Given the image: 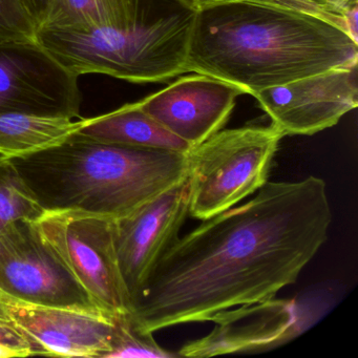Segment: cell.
<instances>
[{"label": "cell", "mask_w": 358, "mask_h": 358, "mask_svg": "<svg viewBox=\"0 0 358 358\" xmlns=\"http://www.w3.org/2000/svg\"><path fill=\"white\" fill-rule=\"evenodd\" d=\"M326 182H267L248 202L204 220L167 249L131 303L154 333L274 299L294 284L328 238Z\"/></svg>", "instance_id": "1"}, {"label": "cell", "mask_w": 358, "mask_h": 358, "mask_svg": "<svg viewBox=\"0 0 358 358\" xmlns=\"http://www.w3.org/2000/svg\"><path fill=\"white\" fill-rule=\"evenodd\" d=\"M358 62V43L329 22L269 0H228L196 12L188 73L255 95Z\"/></svg>", "instance_id": "2"}, {"label": "cell", "mask_w": 358, "mask_h": 358, "mask_svg": "<svg viewBox=\"0 0 358 358\" xmlns=\"http://www.w3.org/2000/svg\"><path fill=\"white\" fill-rule=\"evenodd\" d=\"M45 211L127 217L183 183L187 154L99 141L76 133L58 145L8 159Z\"/></svg>", "instance_id": "3"}, {"label": "cell", "mask_w": 358, "mask_h": 358, "mask_svg": "<svg viewBox=\"0 0 358 358\" xmlns=\"http://www.w3.org/2000/svg\"><path fill=\"white\" fill-rule=\"evenodd\" d=\"M196 12L184 9L129 29H37L39 45L68 72L133 83H163L188 73Z\"/></svg>", "instance_id": "4"}, {"label": "cell", "mask_w": 358, "mask_h": 358, "mask_svg": "<svg viewBox=\"0 0 358 358\" xmlns=\"http://www.w3.org/2000/svg\"><path fill=\"white\" fill-rule=\"evenodd\" d=\"M282 134L273 125H247L213 134L187 152L189 215L215 217L268 182Z\"/></svg>", "instance_id": "5"}, {"label": "cell", "mask_w": 358, "mask_h": 358, "mask_svg": "<svg viewBox=\"0 0 358 358\" xmlns=\"http://www.w3.org/2000/svg\"><path fill=\"white\" fill-rule=\"evenodd\" d=\"M35 224L101 313L108 317L129 313L115 220L85 211H45Z\"/></svg>", "instance_id": "6"}, {"label": "cell", "mask_w": 358, "mask_h": 358, "mask_svg": "<svg viewBox=\"0 0 358 358\" xmlns=\"http://www.w3.org/2000/svg\"><path fill=\"white\" fill-rule=\"evenodd\" d=\"M0 293L29 305L101 313L30 220L0 231Z\"/></svg>", "instance_id": "7"}, {"label": "cell", "mask_w": 358, "mask_h": 358, "mask_svg": "<svg viewBox=\"0 0 358 358\" xmlns=\"http://www.w3.org/2000/svg\"><path fill=\"white\" fill-rule=\"evenodd\" d=\"M78 78L36 38L0 41V115L79 118L83 97Z\"/></svg>", "instance_id": "8"}, {"label": "cell", "mask_w": 358, "mask_h": 358, "mask_svg": "<svg viewBox=\"0 0 358 358\" xmlns=\"http://www.w3.org/2000/svg\"><path fill=\"white\" fill-rule=\"evenodd\" d=\"M358 62L262 90L253 95L282 136H312L357 108Z\"/></svg>", "instance_id": "9"}, {"label": "cell", "mask_w": 358, "mask_h": 358, "mask_svg": "<svg viewBox=\"0 0 358 358\" xmlns=\"http://www.w3.org/2000/svg\"><path fill=\"white\" fill-rule=\"evenodd\" d=\"M188 215L186 180L127 217L115 220L117 257L129 303L159 259L178 240Z\"/></svg>", "instance_id": "10"}, {"label": "cell", "mask_w": 358, "mask_h": 358, "mask_svg": "<svg viewBox=\"0 0 358 358\" xmlns=\"http://www.w3.org/2000/svg\"><path fill=\"white\" fill-rule=\"evenodd\" d=\"M244 94L231 83L196 74L178 79L139 103L169 133L194 148L225 127Z\"/></svg>", "instance_id": "11"}, {"label": "cell", "mask_w": 358, "mask_h": 358, "mask_svg": "<svg viewBox=\"0 0 358 358\" xmlns=\"http://www.w3.org/2000/svg\"><path fill=\"white\" fill-rule=\"evenodd\" d=\"M8 310L11 320L38 348L39 355L104 358L110 350L114 322L104 314L10 299Z\"/></svg>", "instance_id": "12"}, {"label": "cell", "mask_w": 358, "mask_h": 358, "mask_svg": "<svg viewBox=\"0 0 358 358\" xmlns=\"http://www.w3.org/2000/svg\"><path fill=\"white\" fill-rule=\"evenodd\" d=\"M299 314L294 301L274 299L226 310L211 320L217 327L208 336L186 343L178 355L204 357L276 347L301 334Z\"/></svg>", "instance_id": "13"}, {"label": "cell", "mask_w": 358, "mask_h": 358, "mask_svg": "<svg viewBox=\"0 0 358 358\" xmlns=\"http://www.w3.org/2000/svg\"><path fill=\"white\" fill-rule=\"evenodd\" d=\"M79 133L99 141L134 148L183 154H187L192 148L146 114L139 101L125 104L108 114L83 119Z\"/></svg>", "instance_id": "14"}, {"label": "cell", "mask_w": 358, "mask_h": 358, "mask_svg": "<svg viewBox=\"0 0 358 358\" xmlns=\"http://www.w3.org/2000/svg\"><path fill=\"white\" fill-rule=\"evenodd\" d=\"M139 20L138 0H51L37 29H129Z\"/></svg>", "instance_id": "15"}, {"label": "cell", "mask_w": 358, "mask_h": 358, "mask_svg": "<svg viewBox=\"0 0 358 358\" xmlns=\"http://www.w3.org/2000/svg\"><path fill=\"white\" fill-rule=\"evenodd\" d=\"M83 119L43 115H0V158L12 159L58 145L78 131Z\"/></svg>", "instance_id": "16"}, {"label": "cell", "mask_w": 358, "mask_h": 358, "mask_svg": "<svg viewBox=\"0 0 358 358\" xmlns=\"http://www.w3.org/2000/svg\"><path fill=\"white\" fill-rule=\"evenodd\" d=\"M43 213L12 163L0 158V231L18 220L36 221Z\"/></svg>", "instance_id": "17"}, {"label": "cell", "mask_w": 358, "mask_h": 358, "mask_svg": "<svg viewBox=\"0 0 358 358\" xmlns=\"http://www.w3.org/2000/svg\"><path fill=\"white\" fill-rule=\"evenodd\" d=\"M114 332L110 348L104 358L179 357L159 345L152 333L141 330L131 314L113 316Z\"/></svg>", "instance_id": "18"}, {"label": "cell", "mask_w": 358, "mask_h": 358, "mask_svg": "<svg viewBox=\"0 0 358 358\" xmlns=\"http://www.w3.org/2000/svg\"><path fill=\"white\" fill-rule=\"evenodd\" d=\"M333 24L358 43V0H269Z\"/></svg>", "instance_id": "19"}, {"label": "cell", "mask_w": 358, "mask_h": 358, "mask_svg": "<svg viewBox=\"0 0 358 358\" xmlns=\"http://www.w3.org/2000/svg\"><path fill=\"white\" fill-rule=\"evenodd\" d=\"M37 24L20 0H0V41L32 39Z\"/></svg>", "instance_id": "20"}, {"label": "cell", "mask_w": 358, "mask_h": 358, "mask_svg": "<svg viewBox=\"0 0 358 358\" xmlns=\"http://www.w3.org/2000/svg\"><path fill=\"white\" fill-rule=\"evenodd\" d=\"M0 343L18 350L24 357L39 355L38 348L13 320H0Z\"/></svg>", "instance_id": "21"}, {"label": "cell", "mask_w": 358, "mask_h": 358, "mask_svg": "<svg viewBox=\"0 0 358 358\" xmlns=\"http://www.w3.org/2000/svg\"><path fill=\"white\" fill-rule=\"evenodd\" d=\"M20 1L38 27L51 0H20Z\"/></svg>", "instance_id": "22"}, {"label": "cell", "mask_w": 358, "mask_h": 358, "mask_svg": "<svg viewBox=\"0 0 358 358\" xmlns=\"http://www.w3.org/2000/svg\"><path fill=\"white\" fill-rule=\"evenodd\" d=\"M175 1H177L184 9L188 10V11L199 12L205 9V8L224 3V1H228V0H175Z\"/></svg>", "instance_id": "23"}, {"label": "cell", "mask_w": 358, "mask_h": 358, "mask_svg": "<svg viewBox=\"0 0 358 358\" xmlns=\"http://www.w3.org/2000/svg\"><path fill=\"white\" fill-rule=\"evenodd\" d=\"M11 357H24V354L18 350L13 348L8 347V345H1L0 343V358H11Z\"/></svg>", "instance_id": "24"}, {"label": "cell", "mask_w": 358, "mask_h": 358, "mask_svg": "<svg viewBox=\"0 0 358 358\" xmlns=\"http://www.w3.org/2000/svg\"><path fill=\"white\" fill-rule=\"evenodd\" d=\"M0 320H12L8 310V297L0 293Z\"/></svg>", "instance_id": "25"}]
</instances>
